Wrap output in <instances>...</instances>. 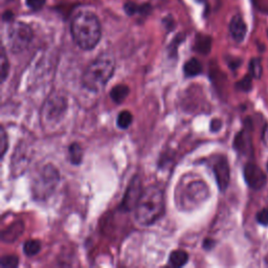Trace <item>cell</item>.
I'll return each mask as SVG.
<instances>
[{
	"label": "cell",
	"instance_id": "obj_12",
	"mask_svg": "<svg viewBox=\"0 0 268 268\" xmlns=\"http://www.w3.org/2000/svg\"><path fill=\"white\" fill-rule=\"evenodd\" d=\"M23 232V224L21 222L15 223L7 228L6 231L2 232V241L4 242H14L21 236Z\"/></svg>",
	"mask_w": 268,
	"mask_h": 268
},
{
	"label": "cell",
	"instance_id": "obj_30",
	"mask_svg": "<svg viewBox=\"0 0 268 268\" xmlns=\"http://www.w3.org/2000/svg\"><path fill=\"white\" fill-rule=\"evenodd\" d=\"M222 127V122L218 119H215L211 122V130L213 132H218Z\"/></svg>",
	"mask_w": 268,
	"mask_h": 268
},
{
	"label": "cell",
	"instance_id": "obj_14",
	"mask_svg": "<svg viewBox=\"0 0 268 268\" xmlns=\"http://www.w3.org/2000/svg\"><path fill=\"white\" fill-rule=\"evenodd\" d=\"M124 9H125V12L129 15H135V14H140V15H146L149 14L151 12V5L149 3H145L142 5H138L137 3L134 2H126L125 5H124Z\"/></svg>",
	"mask_w": 268,
	"mask_h": 268
},
{
	"label": "cell",
	"instance_id": "obj_18",
	"mask_svg": "<svg viewBox=\"0 0 268 268\" xmlns=\"http://www.w3.org/2000/svg\"><path fill=\"white\" fill-rule=\"evenodd\" d=\"M68 157L69 161L76 164H80L82 162V159H83V149L79 145L78 142H74L68 147Z\"/></svg>",
	"mask_w": 268,
	"mask_h": 268
},
{
	"label": "cell",
	"instance_id": "obj_8",
	"mask_svg": "<svg viewBox=\"0 0 268 268\" xmlns=\"http://www.w3.org/2000/svg\"><path fill=\"white\" fill-rule=\"evenodd\" d=\"M208 197L207 185L203 182H193L190 183L187 188L183 189L181 194V200H185V203L189 204L192 202L198 203Z\"/></svg>",
	"mask_w": 268,
	"mask_h": 268
},
{
	"label": "cell",
	"instance_id": "obj_5",
	"mask_svg": "<svg viewBox=\"0 0 268 268\" xmlns=\"http://www.w3.org/2000/svg\"><path fill=\"white\" fill-rule=\"evenodd\" d=\"M33 39V32L26 23L21 21L11 22L7 27L8 47L13 53H21Z\"/></svg>",
	"mask_w": 268,
	"mask_h": 268
},
{
	"label": "cell",
	"instance_id": "obj_22",
	"mask_svg": "<svg viewBox=\"0 0 268 268\" xmlns=\"http://www.w3.org/2000/svg\"><path fill=\"white\" fill-rule=\"evenodd\" d=\"M247 142H250V141H247L246 134L244 133V131H241L240 133H238V135H237L235 138L234 147L239 152H245L247 150V146L250 145V143H247Z\"/></svg>",
	"mask_w": 268,
	"mask_h": 268
},
{
	"label": "cell",
	"instance_id": "obj_25",
	"mask_svg": "<svg viewBox=\"0 0 268 268\" xmlns=\"http://www.w3.org/2000/svg\"><path fill=\"white\" fill-rule=\"evenodd\" d=\"M252 76L251 75H247L245 76L240 82H238V84H237V86H238V88L242 91H250L252 89V86H253V82H252Z\"/></svg>",
	"mask_w": 268,
	"mask_h": 268
},
{
	"label": "cell",
	"instance_id": "obj_32",
	"mask_svg": "<svg viewBox=\"0 0 268 268\" xmlns=\"http://www.w3.org/2000/svg\"><path fill=\"white\" fill-rule=\"evenodd\" d=\"M2 18H3L4 21H7V22L9 21V22H12V19H13V13H12L11 11H6V12L3 14Z\"/></svg>",
	"mask_w": 268,
	"mask_h": 268
},
{
	"label": "cell",
	"instance_id": "obj_16",
	"mask_svg": "<svg viewBox=\"0 0 268 268\" xmlns=\"http://www.w3.org/2000/svg\"><path fill=\"white\" fill-rule=\"evenodd\" d=\"M211 47H212L211 37L205 36V35H198L197 37H196L195 46H194L196 51H198V53L203 54V55H207L211 51Z\"/></svg>",
	"mask_w": 268,
	"mask_h": 268
},
{
	"label": "cell",
	"instance_id": "obj_29",
	"mask_svg": "<svg viewBox=\"0 0 268 268\" xmlns=\"http://www.w3.org/2000/svg\"><path fill=\"white\" fill-rule=\"evenodd\" d=\"M257 221L264 226L268 225V208L263 209L257 214Z\"/></svg>",
	"mask_w": 268,
	"mask_h": 268
},
{
	"label": "cell",
	"instance_id": "obj_27",
	"mask_svg": "<svg viewBox=\"0 0 268 268\" xmlns=\"http://www.w3.org/2000/svg\"><path fill=\"white\" fill-rule=\"evenodd\" d=\"M182 41H183V36L182 35H178L177 37H175V39L173 40V42L169 46V54H170V56H175V55H176L178 45L182 42Z\"/></svg>",
	"mask_w": 268,
	"mask_h": 268
},
{
	"label": "cell",
	"instance_id": "obj_31",
	"mask_svg": "<svg viewBox=\"0 0 268 268\" xmlns=\"http://www.w3.org/2000/svg\"><path fill=\"white\" fill-rule=\"evenodd\" d=\"M214 245H215V241H214V240H212V239H207V240H204V244H203V246H204V249H205V250H208V251L212 250L213 247H214Z\"/></svg>",
	"mask_w": 268,
	"mask_h": 268
},
{
	"label": "cell",
	"instance_id": "obj_28",
	"mask_svg": "<svg viewBox=\"0 0 268 268\" xmlns=\"http://www.w3.org/2000/svg\"><path fill=\"white\" fill-rule=\"evenodd\" d=\"M45 4V0H26V5L33 11H39Z\"/></svg>",
	"mask_w": 268,
	"mask_h": 268
},
{
	"label": "cell",
	"instance_id": "obj_15",
	"mask_svg": "<svg viewBox=\"0 0 268 268\" xmlns=\"http://www.w3.org/2000/svg\"><path fill=\"white\" fill-rule=\"evenodd\" d=\"M129 92H130V89L127 85L121 84L111 89L110 98L113 102L117 103V104H122V103L128 97Z\"/></svg>",
	"mask_w": 268,
	"mask_h": 268
},
{
	"label": "cell",
	"instance_id": "obj_10",
	"mask_svg": "<svg viewBox=\"0 0 268 268\" xmlns=\"http://www.w3.org/2000/svg\"><path fill=\"white\" fill-rule=\"evenodd\" d=\"M213 171L216 177V181L218 183V187L221 191H224L229 187L230 183V166L229 162L225 157L220 156L218 159H216L213 164Z\"/></svg>",
	"mask_w": 268,
	"mask_h": 268
},
{
	"label": "cell",
	"instance_id": "obj_11",
	"mask_svg": "<svg viewBox=\"0 0 268 268\" xmlns=\"http://www.w3.org/2000/svg\"><path fill=\"white\" fill-rule=\"evenodd\" d=\"M230 32L233 39L237 42H242L246 36L247 26L241 15H235L230 23Z\"/></svg>",
	"mask_w": 268,
	"mask_h": 268
},
{
	"label": "cell",
	"instance_id": "obj_26",
	"mask_svg": "<svg viewBox=\"0 0 268 268\" xmlns=\"http://www.w3.org/2000/svg\"><path fill=\"white\" fill-rule=\"evenodd\" d=\"M7 147H8V141H7L6 133L4 131V128L1 127V133H0V151H1V158H3Z\"/></svg>",
	"mask_w": 268,
	"mask_h": 268
},
{
	"label": "cell",
	"instance_id": "obj_9",
	"mask_svg": "<svg viewBox=\"0 0 268 268\" xmlns=\"http://www.w3.org/2000/svg\"><path fill=\"white\" fill-rule=\"evenodd\" d=\"M142 188L138 177H134L130 182L125 197L122 202V208L125 211H132L135 209V205L142 193Z\"/></svg>",
	"mask_w": 268,
	"mask_h": 268
},
{
	"label": "cell",
	"instance_id": "obj_4",
	"mask_svg": "<svg viewBox=\"0 0 268 268\" xmlns=\"http://www.w3.org/2000/svg\"><path fill=\"white\" fill-rule=\"evenodd\" d=\"M60 181V174L53 164H46L35 177L32 190L37 200H45L54 193Z\"/></svg>",
	"mask_w": 268,
	"mask_h": 268
},
{
	"label": "cell",
	"instance_id": "obj_20",
	"mask_svg": "<svg viewBox=\"0 0 268 268\" xmlns=\"http://www.w3.org/2000/svg\"><path fill=\"white\" fill-rule=\"evenodd\" d=\"M41 250V244L38 240H28L23 245V253L27 257L36 256Z\"/></svg>",
	"mask_w": 268,
	"mask_h": 268
},
{
	"label": "cell",
	"instance_id": "obj_24",
	"mask_svg": "<svg viewBox=\"0 0 268 268\" xmlns=\"http://www.w3.org/2000/svg\"><path fill=\"white\" fill-rule=\"evenodd\" d=\"M8 70H9V63H8L7 58H6L5 50L2 47V50H1V78H2V82L5 81L7 74H8Z\"/></svg>",
	"mask_w": 268,
	"mask_h": 268
},
{
	"label": "cell",
	"instance_id": "obj_17",
	"mask_svg": "<svg viewBox=\"0 0 268 268\" xmlns=\"http://www.w3.org/2000/svg\"><path fill=\"white\" fill-rule=\"evenodd\" d=\"M188 260H189L188 253H185L184 251H180V250L173 251L170 254V258H169L170 264L174 267H182L188 263Z\"/></svg>",
	"mask_w": 268,
	"mask_h": 268
},
{
	"label": "cell",
	"instance_id": "obj_13",
	"mask_svg": "<svg viewBox=\"0 0 268 268\" xmlns=\"http://www.w3.org/2000/svg\"><path fill=\"white\" fill-rule=\"evenodd\" d=\"M201 71H202L201 63L195 58L190 59L189 61L185 62L183 65V73L185 77H188V78L198 76L199 74H201Z\"/></svg>",
	"mask_w": 268,
	"mask_h": 268
},
{
	"label": "cell",
	"instance_id": "obj_35",
	"mask_svg": "<svg viewBox=\"0 0 268 268\" xmlns=\"http://www.w3.org/2000/svg\"><path fill=\"white\" fill-rule=\"evenodd\" d=\"M267 169H268V162H267Z\"/></svg>",
	"mask_w": 268,
	"mask_h": 268
},
{
	"label": "cell",
	"instance_id": "obj_21",
	"mask_svg": "<svg viewBox=\"0 0 268 268\" xmlns=\"http://www.w3.org/2000/svg\"><path fill=\"white\" fill-rule=\"evenodd\" d=\"M263 74L261 60L255 58L250 62V75L255 79H260Z\"/></svg>",
	"mask_w": 268,
	"mask_h": 268
},
{
	"label": "cell",
	"instance_id": "obj_7",
	"mask_svg": "<svg viewBox=\"0 0 268 268\" xmlns=\"http://www.w3.org/2000/svg\"><path fill=\"white\" fill-rule=\"evenodd\" d=\"M244 177L252 189H262L266 183V175L262 169L255 163H247L244 168Z\"/></svg>",
	"mask_w": 268,
	"mask_h": 268
},
{
	"label": "cell",
	"instance_id": "obj_33",
	"mask_svg": "<svg viewBox=\"0 0 268 268\" xmlns=\"http://www.w3.org/2000/svg\"><path fill=\"white\" fill-rule=\"evenodd\" d=\"M264 136H265V143H266V145H267V147H268V127L266 128V130H265V132H264Z\"/></svg>",
	"mask_w": 268,
	"mask_h": 268
},
{
	"label": "cell",
	"instance_id": "obj_23",
	"mask_svg": "<svg viewBox=\"0 0 268 268\" xmlns=\"http://www.w3.org/2000/svg\"><path fill=\"white\" fill-rule=\"evenodd\" d=\"M18 264L19 260L15 256H4L0 259V266L2 268H16Z\"/></svg>",
	"mask_w": 268,
	"mask_h": 268
},
{
	"label": "cell",
	"instance_id": "obj_1",
	"mask_svg": "<svg viewBox=\"0 0 268 268\" xmlns=\"http://www.w3.org/2000/svg\"><path fill=\"white\" fill-rule=\"evenodd\" d=\"M70 30L77 45L84 50L95 48L102 36L99 18L96 14L87 11L75 16L71 21Z\"/></svg>",
	"mask_w": 268,
	"mask_h": 268
},
{
	"label": "cell",
	"instance_id": "obj_6",
	"mask_svg": "<svg viewBox=\"0 0 268 268\" xmlns=\"http://www.w3.org/2000/svg\"><path fill=\"white\" fill-rule=\"evenodd\" d=\"M67 109V101L61 95L54 94L51 95L43 104L42 110H41V117L44 123L56 124L62 118Z\"/></svg>",
	"mask_w": 268,
	"mask_h": 268
},
{
	"label": "cell",
	"instance_id": "obj_2",
	"mask_svg": "<svg viewBox=\"0 0 268 268\" xmlns=\"http://www.w3.org/2000/svg\"><path fill=\"white\" fill-rule=\"evenodd\" d=\"M134 212L136 221L143 226L152 225L161 218L164 213V196L158 185H150L142 190Z\"/></svg>",
	"mask_w": 268,
	"mask_h": 268
},
{
	"label": "cell",
	"instance_id": "obj_19",
	"mask_svg": "<svg viewBox=\"0 0 268 268\" xmlns=\"http://www.w3.org/2000/svg\"><path fill=\"white\" fill-rule=\"evenodd\" d=\"M133 122V116L130 111H122L120 112V115L118 116L117 120V125L121 129H127L130 127V125Z\"/></svg>",
	"mask_w": 268,
	"mask_h": 268
},
{
	"label": "cell",
	"instance_id": "obj_34",
	"mask_svg": "<svg viewBox=\"0 0 268 268\" xmlns=\"http://www.w3.org/2000/svg\"><path fill=\"white\" fill-rule=\"evenodd\" d=\"M196 1H198V2H203V1H205V0H196Z\"/></svg>",
	"mask_w": 268,
	"mask_h": 268
},
{
	"label": "cell",
	"instance_id": "obj_3",
	"mask_svg": "<svg viewBox=\"0 0 268 268\" xmlns=\"http://www.w3.org/2000/svg\"><path fill=\"white\" fill-rule=\"evenodd\" d=\"M116 70V60L109 54H102L92 61L82 76V85L91 92L104 88Z\"/></svg>",
	"mask_w": 268,
	"mask_h": 268
}]
</instances>
